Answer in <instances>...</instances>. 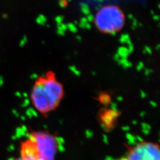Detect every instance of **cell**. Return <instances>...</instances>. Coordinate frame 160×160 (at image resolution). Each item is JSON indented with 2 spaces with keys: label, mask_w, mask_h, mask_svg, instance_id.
<instances>
[{
  "label": "cell",
  "mask_w": 160,
  "mask_h": 160,
  "mask_svg": "<svg viewBox=\"0 0 160 160\" xmlns=\"http://www.w3.org/2000/svg\"><path fill=\"white\" fill-rule=\"evenodd\" d=\"M64 95L62 84L55 72L49 71L34 81L30 92V100L39 113L48 115L59 107Z\"/></svg>",
  "instance_id": "cell-1"
},
{
  "label": "cell",
  "mask_w": 160,
  "mask_h": 160,
  "mask_svg": "<svg viewBox=\"0 0 160 160\" xmlns=\"http://www.w3.org/2000/svg\"><path fill=\"white\" fill-rule=\"evenodd\" d=\"M58 142L46 131L32 132L20 144V157L24 160H55Z\"/></svg>",
  "instance_id": "cell-2"
},
{
  "label": "cell",
  "mask_w": 160,
  "mask_h": 160,
  "mask_svg": "<svg viewBox=\"0 0 160 160\" xmlns=\"http://www.w3.org/2000/svg\"><path fill=\"white\" fill-rule=\"evenodd\" d=\"M93 22L97 30L103 34H115L123 29L126 16L119 6L108 4L103 6L96 12Z\"/></svg>",
  "instance_id": "cell-3"
},
{
  "label": "cell",
  "mask_w": 160,
  "mask_h": 160,
  "mask_svg": "<svg viewBox=\"0 0 160 160\" xmlns=\"http://www.w3.org/2000/svg\"><path fill=\"white\" fill-rule=\"evenodd\" d=\"M119 160H160V145L152 141H141L128 149Z\"/></svg>",
  "instance_id": "cell-4"
},
{
  "label": "cell",
  "mask_w": 160,
  "mask_h": 160,
  "mask_svg": "<svg viewBox=\"0 0 160 160\" xmlns=\"http://www.w3.org/2000/svg\"><path fill=\"white\" fill-rule=\"evenodd\" d=\"M119 114L116 110L103 108L98 113V121L103 129L109 131L117 125Z\"/></svg>",
  "instance_id": "cell-5"
},
{
  "label": "cell",
  "mask_w": 160,
  "mask_h": 160,
  "mask_svg": "<svg viewBox=\"0 0 160 160\" xmlns=\"http://www.w3.org/2000/svg\"><path fill=\"white\" fill-rule=\"evenodd\" d=\"M98 101L103 104H108L111 101V97L109 94L106 92H101L98 95Z\"/></svg>",
  "instance_id": "cell-6"
},
{
  "label": "cell",
  "mask_w": 160,
  "mask_h": 160,
  "mask_svg": "<svg viewBox=\"0 0 160 160\" xmlns=\"http://www.w3.org/2000/svg\"><path fill=\"white\" fill-rule=\"evenodd\" d=\"M23 160V158H22L21 157H20V158H15V159H14V160Z\"/></svg>",
  "instance_id": "cell-7"
}]
</instances>
